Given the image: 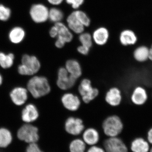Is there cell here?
<instances>
[{
  "label": "cell",
  "instance_id": "6da1fadb",
  "mask_svg": "<svg viewBox=\"0 0 152 152\" xmlns=\"http://www.w3.org/2000/svg\"><path fill=\"white\" fill-rule=\"evenodd\" d=\"M27 88L33 97L36 99L48 95L51 91L48 80L43 76H34L30 79L28 83Z\"/></svg>",
  "mask_w": 152,
  "mask_h": 152
},
{
  "label": "cell",
  "instance_id": "7a4b0ae2",
  "mask_svg": "<svg viewBox=\"0 0 152 152\" xmlns=\"http://www.w3.org/2000/svg\"><path fill=\"white\" fill-rule=\"evenodd\" d=\"M102 128L104 134L108 137H118L122 132L124 124L119 117L113 115L104 120Z\"/></svg>",
  "mask_w": 152,
  "mask_h": 152
},
{
  "label": "cell",
  "instance_id": "3957f363",
  "mask_svg": "<svg viewBox=\"0 0 152 152\" xmlns=\"http://www.w3.org/2000/svg\"><path fill=\"white\" fill-rule=\"evenodd\" d=\"M40 68V62L37 57L25 55L22 57V64L19 66L18 72L23 75H33L37 74Z\"/></svg>",
  "mask_w": 152,
  "mask_h": 152
},
{
  "label": "cell",
  "instance_id": "277c9868",
  "mask_svg": "<svg viewBox=\"0 0 152 152\" xmlns=\"http://www.w3.org/2000/svg\"><path fill=\"white\" fill-rule=\"evenodd\" d=\"M18 139L28 144L37 142L39 139V129L29 124L22 126L17 131Z\"/></svg>",
  "mask_w": 152,
  "mask_h": 152
},
{
  "label": "cell",
  "instance_id": "5b68a950",
  "mask_svg": "<svg viewBox=\"0 0 152 152\" xmlns=\"http://www.w3.org/2000/svg\"><path fill=\"white\" fill-rule=\"evenodd\" d=\"M79 94L84 102L88 104L98 96L99 91L94 88L91 82L88 79H84L81 81L78 87Z\"/></svg>",
  "mask_w": 152,
  "mask_h": 152
},
{
  "label": "cell",
  "instance_id": "8992f818",
  "mask_svg": "<svg viewBox=\"0 0 152 152\" xmlns=\"http://www.w3.org/2000/svg\"><path fill=\"white\" fill-rule=\"evenodd\" d=\"M101 144L106 152H128L126 144L121 139L118 137H108Z\"/></svg>",
  "mask_w": 152,
  "mask_h": 152
},
{
  "label": "cell",
  "instance_id": "52a82bcc",
  "mask_svg": "<svg viewBox=\"0 0 152 152\" xmlns=\"http://www.w3.org/2000/svg\"><path fill=\"white\" fill-rule=\"evenodd\" d=\"M49 9L42 4H36L31 7L30 15L33 21L43 23L49 20Z\"/></svg>",
  "mask_w": 152,
  "mask_h": 152
},
{
  "label": "cell",
  "instance_id": "ba28073f",
  "mask_svg": "<svg viewBox=\"0 0 152 152\" xmlns=\"http://www.w3.org/2000/svg\"><path fill=\"white\" fill-rule=\"evenodd\" d=\"M65 131L70 135L78 136L80 135L85 129L83 122L80 118L70 117L64 123Z\"/></svg>",
  "mask_w": 152,
  "mask_h": 152
},
{
  "label": "cell",
  "instance_id": "9c48e42d",
  "mask_svg": "<svg viewBox=\"0 0 152 152\" xmlns=\"http://www.w3.org/2000/svg\"><path fill=\"white\" fill-rule=\"evenodd\" d=\"M77 80L72 77L66 68L62 67L59 69L57 75L56 84L60 89L66 91L73 88Z\"/></svg>",
  "mask_w": 152,
  "mask_h": 152
},
{
  "label": "cell",
  "instance_id": "30bf717a",
  "mask_svg": "<svg viewBox=\"0 0 152 152\" xmlns=\"http://www.w3.org/2000/svg\"><path fill=\"white\" fill-rule=\"evenodd\" d=\"M61 101L64 107L69 111H76L81 105L80 98L72 93H66L64 94L61 98Z\"/></svg>",
  "mask_w": 152,
  "mask_h": 152
},
{
  "label": "cell",
  "instance_id": "8fae6325",
  "mask_svg": "<svg viewBox=\"0 0 152 152\" xmlns=\"http://www.w3.org/2000/svg\"><path fill=\"white\" fill-rule=\"evenodd\" d=\"M94 43L98 46L104 45L108 42L110 32L107 28L99 27L94 30L92 34Z\"/></svg>",
  "mask_w": 152,
  "mask_h": 152
},
{
  "label": "cell",
  "instance_id": "7c38bea8",
  "mask_svg": "<svg viewBox=\"0 0 152 152\" xmlns=\"http://www.w3.org/2000/svg\"><path fill=\"white\" fill-rule=\"evenodd\" d=\"M106 102L112 107L119 105L122 100L121 92L118 88L113 87L107 91L105 96Z\"/></svg>",
  "mask_w": 152,
  "mask_h": 152
},
{
  "label": "cell",
  "instance_id": "4fadbf2b",
  "mask_svg": "<svg viewBox=\"0 0 152 152\" xmlns=\"http://www.w3.org/2000/svg\"><path fill=\"white\" fill-rule=\"evenodd\" d=\"M82 138L85 143L89 146H91L99 142L100 135L97 130L95 128H88L83 132Z\"/></svg>",
  "mask_w": 152,
  "mask_h": 152
},
{
  "label": "cell",
  "instance_id": "5bb4252c",
  "mask_svg": "<svg viewBox=\"0 0 152 152\" xmlns=\"http://www.w3.org/2000/svg\"><path fill=\"white\" fill-rule=\"evenodd\" d=\"M148 99V93L143 87L137 86L133 90L131 96L132 102L137 106H142L146 102Z\"/></svg>",
  "mask_w": 152,
  "mask_h": 152
},
{
  "label": "cell",
  "instance_id": "9a60e30c",
  "mask_svg": "<svg viewBox=\"0 0 152 152\" xmlns=\"http://www.w3.org/2000/svg\"><path fill=\"white\" fill-rule=\"evenodd\" d=\"M11 99L15 104L21 106L26 102L28 99V90L22 87H17L10 93Z\"/></svg>",
  "mask_w": 152,
  "mask_h": 152
},
{
  "label": "cell",
  "instance_id": "2e32d148",
  "mask_svg": "<svg viewBox=\"0 0 152 152\" xmlns=\"http://www.w3.org/2000/svg\"><path fill=\"white\" fill-rule=\"evenodd\" d=\"M66 22L67 26L73 34L79 35L85 31L86 27L76 18L73 12L67 17Z\"/></svg>",
  "mask_w": 152,
  "mask_h": 152
},
{
  "label": "cell",
  "instance_id": "e0dca14e",
  "mask_svg": "<svg viewBox=\"0 0 152 152\" xmlns=\"http://www.w3.org/2000/svg\"><path fill=\"white\" fill-rule=\"evenodd\" d=\"M39 116L38 109L34 105L29 104L22 111V119L25 122L29 124L35 121Z\"/></svg>",
  "mask_w": 152,
  "mask_h": 152
},
{
  "label": "cell",
  "instance_id": "ac0fdd59",
  "mask_svg": "<svg viewBox=\"0 0 152 152\" xmlns=\"http://www.w3.org/2000/svg\"><path fill=\"white\" fill-rule=\"evenodd\" d=\"M65 68L69 74L76 80L82 76L81 66L77 60L73 59L68 60L66 62Z\"/></svg>",
  "mask_w": 152,
  "mask_h": 152
},
{
  "label": "cell",
  "instance_id": "d6986e66",
  "mask_svg": "<svg viewBox=\"0 0 152 152\" xmlns=\"http://www.w3.org/2000/svg\"><path fill=\"white\" fill-rule=\"evenodd\" d=\"M58 29V36L57 38H60L64 41L66 43H70L73 39L74 34L72 32L68 27L66 24L62 22L54 24Z\"/></svg>",
  "mask_w": 152,
  "mask_h": 152
},
{
  "label": "cell",
  "instance_id": "ffe728a7",
  "mask_svg": "<svg viewBox=\"0 0 152 152\" xmlns=\"http://www.w3.org/2000/svg\"><path fill=\"white\" fill-rule=\"evenodd\" d=\"M119 40L123 46H127L135 45L137 41V37L132 30L126 29L120 34Z\"/></svg>",
  "mask_w": 152,
  "mask_h": 152
},
{
  "label": "cell",
  "instance_id": "44dd1931",
  "mask_svg": "<svg viewBox=\"0 0 152 152\" xmlns=\"http://www.w3.org/2000/svg\"><path fill=\"white\" fill-rule=\"evenodd\" d=\"M26 33L20 27H15L11 30L9 34L10 41L14 44H19L24 39Z\"/></svg>",
  "mask_w": 152,
  "mask_h": 152
},
{
  "label": "cell",
  "instance_id": "7402d4cb",
  "mask_svg": "<svg viewBox=\"0 0 152 152\" xmlns=\"http://www.w3.org/2000/svg\"><path fill=\"white\" fill-rule=\"evenodd\" d=\"M13 140L12 133L9 129L0 128V148H5L9 146Z\"/></svg>",
  "mask_w": 152,
  "mask_h": 152
},
{
  "label": "cell",
  "instance_id": "603a6c76",
  "mask_svg": "<svg viewBox=\"0 0 152 152\" xmlns=\"http://www.w3.org/2000/svg\"><path fill=\"white\" fill-rule=\"evenodd\" d=\"M131 149L133 152H148L149 150V145L144 139L137 138L132 142Z\"/></svg>",
  "mask_w": 152,
  "mask_h": 152
},
{
  "label": "cell",
  "instance_id": "cb8c5ba5",
  "mask_svg": "<svg viewBox=\"0 0 152 152\" xmlns=\"http://www.w3.org/2000/svg\"><path fill=\"white\" fill-rule=\"evenodd\" d=\"M133 56L137 61L140 63L145 62L149 59V48L145 46L138 47L134 51Z\"/></svg>",
  "mask_w": 152,
  "mask_h": 152
},
{
  "label": "cell",
  "instance_id": "d4e9b609",
  "mask_svg": "<svg viewBox=\"0 0 152 152\" xmlns=\"http://www.w3.org/2000/svg\"><path fill=\"white\" fill-rule=\"evenodd\" d=\"M64 14L61 9L54 7L49 9V20L54 24L62 22Z\"/></svg>",
  "mask_w": 152,
  "mask_h": 152
},
{
  "label": "cell",
  "instance_id": "484cf974",
  "mask_svg": "<svg viewBox=\"0 0 152 152\" xmlns=\"http://www.w3.org/2000/svg\"><path fill=\"white\" fill-rule=\"evenodd\" d=\"M86 144L78 138L73 139L69 145L70 152H86Z\"/></svg>",
  "mask_w": 152,
  "mask_h": 152
},
{
  "label": "cell",
  "instance_id": "4316f807",
  "mask_svg": "<svg viewBox=\"0 0 152 152\" xmlns=\"http://www.w3.org/2000/svg\"><path fill=\"white\" fill-rule=\"evenodd\" d=\"M15 58L12 53L6 55L4 53L0 52V66L4 69L10 68L13 64Z\"/></svg>",
  "mask_w": 152,
  "mask_h": 152
},
{
  "label": "cell",
  "instance_id": "83f0119b",
  "mask_svg": "<svg viewBox=\"0 0 152 152\" xmlns=\"http://www.w3.org/2000/svg\"><path fill=\"white\" fill-rule=\"evenodd\" d=\"M74 15L86 28L89 26L91 24V20L88 14L84 11L81 10H75L73 11Z\"/></svg>",
  "mask_w": 152,
  "mask_h": 152
},
{
  "label": "cell",
  "instance_id": "f1b7e54d",
  "mask_svg": "<svg viewBox=\"0 0 152 152\" xmlns=\"http://www.w3.org/2000/svg\"><path fill=\"white\" fill-rule=\"evenodd\" d=\"M79 41L81 45L91 48L92 47L93 43L92 34L89 33L83 32L79 35Z\"/></svg>",
  "mask_w": 152,
  "mask_h": 152
},
{
  "label": "cell",
  "instance_id": "f546056e",
  "mask_svg": "<svg viewBox=\"0 0 152 152\" xmlns=\"http://www.w3.org/2000/svg\"><path fill=\"white\" fill-rule=\"evenodd\" d=\"M10 9L0 4V20L7 21L10 18Z\"/></svg>",
  "mask_w": 152,
  "mask_h": 152
},
{
  "label": "cell",
  "instance_id": "4dcf8cb0",
  "mask_svg": "<svg viewBox=\"0 0 152 152\" xmlns=\"http://www.w3.org/2000/svg\"><path fill=\"white\" fill-rule=\"evenodd\" d=\"M85 0H65L67 4L75 10H79L85 2Z\"/></svg>",
  "mask_w": 152,
  "mask_h": 152
},
{
  "label": "cell",
  "instance_id": "1f68e13d",
  "mask_svg": "<svg viewBox=\"0 0 152 152\" xmlns=\"http://www.w3.org/2000/svg\"><path fill=\"white\" fill-rule=\"evenodd\" d=\"M26 152H44L37 142L28 144L26 149Z\"/></svg>",
  "mask_w": 152,
  "mask_h": 152
},
{
  "label": "cell",
  "instance_id": "d6a6232c",
  "mask_svg": "<svg viewBox=\"0 0 152 152\" xmlns=\"http://www.w3.org/2000/svg\"><path fill=\"white\" fill-rule=\"evenodd\" d=\"M90 48L88 47L85 46L81 45H80L77 48V50L79 53L80 54L83 56H86L88 54L90 50Z\"/></svg>",
  "mask_w": 152,
  "mask_h": 152
},
{
  "label": "cell",
  "instance_id": "836d02e7",
  "mask_svg": "<svg viewBox=\"0 0 152 152\" xmlns=\"http://www.w3.org/2000/svg\"><path fill=\"white\" fill-rule=\"evenodd\" d=\"M86 150V152H106L103 148L98 145L91 146Z\"/></svg>",
  "mask_w": 152,
  "mask_h": 152
},
{
  "label": "cell",
  "instance_id": "e575fe53",
  "mask_svg": "<svg viewBox=\"0 0 152 152\" xmlns=\"http://www.w3.org/2000/svg\"><path fill=\"white\" fill-rule=\"evenodd\" d=\"M49 35L53 39H56L58 36V29L56 26L54 24L49 30Z\"/></svg>",
  "mask_w": 152,
  "mask_h": 152
},
{
  "label": "cell",
  "instance_id": "d590c367",
  "mask_svg": "<svg viewBox=\"0 0 152 152\" xmlns=\"http://www.w3.org/2000/svg\"><path fill=\"white\" fill-rule=\"evenodd\" d=\"M66 44L65 42L61 39L57 38L55 42V45L57 48L61 49L65 46Z\"/></svg>",
  "mask_w": 152,
  "mask_h": 152
},
{
  "label": "cell",
  "instance_id": "8d00e7d4",
  "mask_svg": "<svg viewBox=\"0 0 152 152\" xmlns=\"http://www.w3.org/2000/svg\"><path fill=\"white\" fill-rule=\"evenodd\" d=\"M50 4L54 7H57L61 4L65 0H47Z\"/></svg>",
  "mask_w": 152,
  "mask_h": 152
},
{
  "label": "cell",
  "instance_id": "74e56055",
  "mask_svg": "<svg viewBox=\"0 0 152 152\" xmlns=\"http://www.w3.org/2000/svg\"><path fill=\"white\" fill-rule=\"evenodd\" d=\"M147 138L150 143L152 144V128L148 132Z\"/></svg>",
  "mask_w": 152,
  "mask_h": 152
},
{
  "label": "cell",
  "instance_id": "f35d334b",
  "mask_svg": "<svg viewBox=\"0 0 152 152\" xmlns=\"http://www.w3.org/2000/svg\"><path fill=\"white\" fill-rule=\"evenodd\" d=\"M149 59L151 60L152 62V45L151 48H149Z\"/></svg>",
  "mask_w": 152,
  "mask_h": 152
},
{
  "label": "cell",
  "instance_id": "ab89813d",
  "mask_svg": "<svg viewBox=\"0 0 152 152\" xmlns=\"http://www.w3.org/2000/svg\"><path fill=\"white\" fill-rule=\"evenodd\" d=\"M2 77L1 75V74H0V86L1 85L2 83Z\"/></svg>",
  "mask_w": 152,
  "mask_h": 152
},
{
  "label": "cell",
  "instance_id": "60d3db41",
  "mask_svg": "<svg viewBox=\"0 0 152 152\" xmlns=\"http://www.w3.org/2000/svg\"><path fill=\"white\" fill-rule=\"evenodd\" d=\"M150 152H152V148L151 149V151H150Z\"/></svg>",
  "mask_w": 152,
  "mask_h": 152
}]
</instances>
